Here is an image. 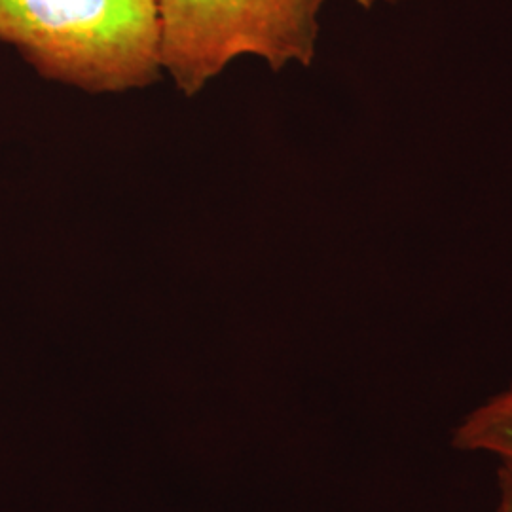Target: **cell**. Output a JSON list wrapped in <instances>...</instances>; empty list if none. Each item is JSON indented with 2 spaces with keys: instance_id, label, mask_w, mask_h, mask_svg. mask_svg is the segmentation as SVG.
<instances>
[{
  "instance_id": "3957f363",
  "label": "cell",
  "mask_w": 512,
  "mask_h": 512,
  "mask_svg": "<svg viewBox=\"0 0 512 512\" xmlns=\"http://www.w3.org/2000/svg\"><path fill=\"white\" fill-rule=\"evenodd\" d=\"M452 446L512 463V380L471 408L452 429Z\"/></svg>"
},
{
  "instance_id": "5b68a950",
  "label": "cell",
  "mask_w": 512,
  "mask_h": 512,
  "mask_svg": "<svg viewBox=\"0 0 512 512\" xmlns=\"http://www.w3.org/2000/svg\"><path fill=\"white\" fill-rule=\"evenodd\" d=\"M357 4H361L363 8H372L374 4H378V2H399V0H355Z\"/></svg>"
},
{
  "instance_id": "277c9868",
  "label": "cell",
  "mask_w": 512,
  "mask_h": 512,
  "mask_svg": "<svg viewBox=\"0 0 512 512\" xmlns=\"http://www.w3.org/2000/svg\"><path fill=\"white\" fill-rule=\"evenodd\" d=\"M494 512H512V463H499Z\"/></svg>"
},
{
  "instance_id": "6da1fadb",
  "label": "cell",
  "mask_w": 512,
  "mask_h": 512,
  "mask_svg": "<svg viewBox=\"0 0 512 512\" xmlns=\"http://www.w3.org/2000/svg\"><path fill=\"white\" fill-rule=\"evenodd\" d=\"M0 42L42 78L90 93L154 84L156 0H0Z\"/></svg>"
},
{
  "instance_id": "7a4b0ae2",
  "label": "cell",
  "mask_w": 512,
  "mask_h": 512,
  "mask_svg": "<svg viewBox=\"0 0 512 512\" xmlns=\"http://www.w3.org/2000/svg\"><path fill=\"white\" fill-rule=\"evenodd\" d=\"M323 0H156L158 63L192 97L241 55L308 67Z\"/></svg>"
}]
</instances>
